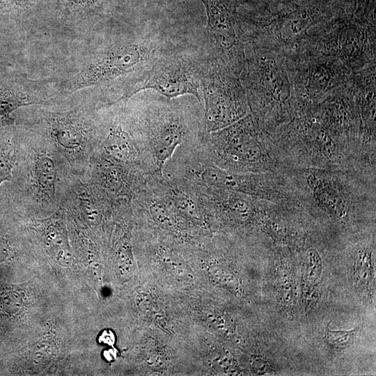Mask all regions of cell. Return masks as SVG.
<instances>
[{
	"instance_id": "d6986e66",
	"label": "cell",
	"mask_w": 376,
	"mask_h": 376,
	"mask_svg": "<svg viewBox=\"0 0 376 376\" xmlns=\"http://www.w3.org/2000/svg\"><path fill=\"white\" fill-rule=\"evenodd\" d=\"M116 338L114 334L111 330H104L98 338L100 343L112 346L115 343Z\"/></svg>"
},
{
	"instance_id": "9c48e42d",
	"label": "cell",
	"mask_w": 376,
	"mask_h": 376,
	"mask_svg": "<svg viewBox=\"0 0 376 376\" xmlns=\"http://www.w3.org/2000/svg\"><path fill=\"white\" fill-rule=\"evenodd\" d=\"M150 175L98 153L90 159L84 177L121 205H130L146 187Z\"/></svg>"
},
{
	"instance_id": "277c9868",
	"label": "cell",
	"mask_w": 376,
	"mask_h": 376,
	"mask_svg": "<svg viewBox=\"0 0 376 376\" xmlns=\"http://www.w3.org/2000/svg\"><path fill=\"white\" fill-rule=\"evenodd\" d=\"M155 42L145 38H119L93 50L77 71L56 81L61 96L100 86L139 72L159 54Z\"/></svg>"
},
{
	"instance_id": "7c38bea8",
	"label": "cell",
	"mask_w": 376,
	"mask_h": 376,
	"mask_svg": "<svg viewBox=\"0 0 376 376\" xmlns=\"http://www.w3.org/2000/svg\"><path fill=\"white\" fill-rule=\"evenodd\" d=\"M57 12L66 22L88 27L96 23L112 0H54Z\"/></svg>"
},
{
	"instance_id": "9a60e30c",
	"label": "cell",
	"mask_w": 376,
	"mask_h": 376,
	"mask_svg": "<svg viewBox=\"0 0 376 376\" xmlns=\"http://www.w3.org/2000/svg\"><path fill=\"white\" fill-rule=\"evenodd\" d=\"M357 332V328L352 330L331 331L329 329L326 331L327 343L336 348H345L351 345Z\"/></svg>"
},
{
	"instance_id": "5b68a950",
	"label": "cell",
	"mask_w": 376,
	"mask_h": 376,
	"mask_svg": "<svg viewBox=\"0 0 376 376\" xmlns=\"http://www.w3.org/2000/svg\"><path fill=\"white\" fill-rule=\"evenodd\" d=\"M199 141L210 161L228 171L265 173L281 168L278 165L282 157L270 155L276 150L266 148L249 116L219 130L204 132Z\"/></svg>"
},
{
	"instance_id": "7a4b0ae2",
	"label": "cell",
	"mask_w": 376,
	"mask_h": 376,
	"mask_svg": "<svg viewBox=\"0 0 376 376\" xmlns=\"http://www.w3.org/2000/svg\"><path fill=\"white\" fill-rule=\"evenodd\" d=\"M17 126L19 157L0 197L17 213L30 217L49 216L61 207L63 187L72 171L47 141Z\"/></svg>"
},
{
	"instance_id": "2e32d148",
	"label": "cell",
	"mask_w": 376,
	"mask_h": 376,
	"mask_svg": "<svg viewBox=\"0 0 376 376\" xmlns=\"http://www.w3.org/2000/svg\"><path fill=\"white\" fill-rule=\"evenodd\" d=\"M308 264L306 274V279L312 285L316 282L321 272V260L318 253L311 249L308 252Z\"/></svg>"
},
{
	"instance_id": "4fadbf2b",
	"label": "cell",
	"mask_w": 376,
	"mask_h": 376,
	"mask_svg": "<svg viewBox=\"0 0 376 376\" xmlns=\"http://www.w3.org/2000/svg\"><path fill=\"white\" fill-rule=\"evenodd\" d=\"M19 151L20 130L17 125H0V187L11 180Z\"/></svg>"
},
{
	"instance_id": "30bf717a",
	"label": "cell",
	"mask_w": 376,
	"mask_h": 376,
	"mask_svg": "<svg viewBox=\"0 0 376 376\" xmlns=\"http://www.w3.org/2000/svg\"><path fill=\"white\" fill-rule=\"evenodd\" d=\"M59 97L55 80H36L15 70L0 90V125L15 123L19 109L50 102Z\"/></svg>"
},
{
	"instance_id": "5bb4252c",
	"label": "cell",
	"mask_w": 376,
	"mask_h": 376,
	"mask_svg": "<svg viewBox=\"0 0 376 376\" xmlns=\"http://www.w3.org/2000/svg\"><path fill=\"white\" fill-rule=\"evenodd\" d=\"M45 0H0V26L20 24L41 8Z\"/></svg>"
},
{
	"instance_id": "3957f363",
	"label": "cell",
	"mask_w": 376,
	"mask_h": 376,
	"mask_svg": "<svg viewBox=\"0 0 376 376\" xmlns=\"http://www.w3.org/2000/svg\"><path fill=\"white\" fill-rule=\"evenodd\" d=\"M127 106L132 126L156 175H163L166 162L179 146L198 139L205 132L203 109L198 102L164 97L133 105L128 100Z\"/></svg>"
},
{
	"instance_id": "6da1fadb",
	"label": "cell",
	"mask_w": 376,
	"mask_h": 376,
	"mask_svg": "<svg viewBox=\"0 0 376 376\" xmlns=\"http://www.w3.org/2000/svg\"><path fill=\"white\" fill-rule=\"evenodd\" d=\"M101 106L100 99L77 92L19 109L15 124L47 141L73 175L84 176L103 134Z\"/></svg>"
},
{
	"instance_id": "e0dca14e",
	"label": "cell",
	"mask_w": 376,
	"mask_h": 376,
	"mask_svg": "<svg viewBox=\"0 0 376 376\" xmlns=\"http://www.w3.org/2000/svg\"><path fill=\"white\" fill-rule=\"evenodd\" d=\"M15 71L11 63L0 61V90L6 85Z\"/></svg>"
},
{
	"instance_id": "52a82bcc",
	"label": "cell",
	"mask_w": 376,
	"mask_h": 376,
	"mask_svg": "<svg viewBox=\"0 0 376 376\" xmlns=\"http://www.w3.org/2000/svg\"><path fill=\"white\" fill-rule=\"evenodd\" d=\"M61 205L67 217L75 219L91 228L117 219L132 207L121 205L84 176L71 173L62 189Z\"/></svg>"
},
{
	"instance_id": "ac0fdd59",
	"label": "cell",
	"mask_w": 376,
	"mask_h": 376,
	"mask_svg": "<svg viewBox=\"0 0 376 376\" xmlns=\"http://www.w3.org/2000/svg\"><path fill=\"white\" fill-rule=\"evenodd\" d=\"M11 250L10 237L4 232L0 231V261L5 260Z\"/></svg>"
},
{
	"instance_id": "8fae6325",
	"label": "cell",
	"mask_w": 376,
	"mask_h": 376,
	"mask_svg": "<svg viewBox=\"0 0 376 376\" xmlns=\"http://www.w3.org/2000/svg\"><path fill=\"white\" fill-rule=\"evenodd\" d=\"M207 16V38L210 59L221 67L236 45V33L222 0H201Z\"/></svg>"
},
{
	"instance_id": "8992f818",
	"label": "cell",
	"mask_w": 376,
	"mask_h": 376,
	"mask_svg": "<svg viewBox=\"0 0 376 376\" xmlns=\"http://www.w3.org/2000/svg\"><path fill=\"white\" fill-rule=\"evenodd\" d=\"M201 66L182 56L159 53L146 68L126 79L121 95L113 103L127 102L150 89L169 99L191 95L203 107Z\"/></svg>"
},
{
	"instance_id": "ba28073f",
	"label": "cell",
	"mask_w": 376,
	"mask_h": 376,
	"mask_svg": "<svg viewBox=\"0 0 376 376\" xmlns=\"http://www.w3.org/2000/svg\"><path fill=\"white\" fill-rule=\"evenodd\" d=\"M232 92L222 81L221 68L206 61L202 64L201 93L205 132L219 130L244 117L246 104Z\"/></svg>"
},
{
	"instance_id": "ffe728a7",
	"label": "cell",
	"mask_w": 376,
	"mask_h": 376,
	"mask_svg": "<svg viewBox=\"0 0 376 376\" xmlns=\"http://www.w3.org/2000/svg\"><path fill=\"white\" fill-rule=\"evenodd\" d=\"M117 350L115 348H109L106 350H104L103 353V356L104 359L108 361H113L116 359L117 358Z\"/></svg>"
}]
</instances>
